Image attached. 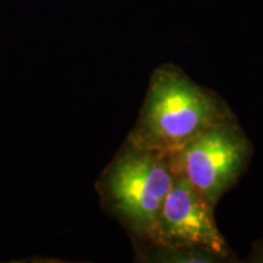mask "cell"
I'll use <instances>...</instances> for the list:
<instances>
[{
    "label": "cell",
    "mask_w": 263,
    "mask_h": 263,
    "mask_svg": "<svg viewBox=\"0 0 263 263\" xmlns=\"http://www.w3.org/2000/svg\"><path fill=\"white\" fill-rule=\"evenodd\" d=\"M248 262L263 263V239L257 240L252 245L251 254L249 255Z\"/></svg>",
    "instance_id": "cell-6"
},
{
    "label": "cell",
    "mask_w": 263,
    "mask_h": 263,
    "mask_svg": "<svg viewBox=\"0 0 263 263\" xmlns=\"http://www.w3.org/2000/svg\"><path fill=\"white\" fill-rule=\"evenodd\" d=\"M252 154L254 146L236 117L207 128L173 151L179 168L215 210L248 171Z\"/></svg>",
    "instance_id": "cell-3"
},
{
    "label": "cell",
    "mask_w": 263,
    "mask_h": 263,
    "mask_svg": "<svg viewBox=\"0 0 263 263\" xmlns=\"http://www.w3.org/2000/svg\"><path fill=\"white\" fill-rule=\"evenodd\" d=\"M176 166L172 188L146 240L162 245L209 246L222 254L235 256L219 232L215 209L194 188L177 162Z\"/></svg>",
    "instance_id": "cell-4"
},
{
    "label": "cell",
    "mask_w": 263,
    "mask_h": 263,
    "mask_svg": "<svg viewBox=\"0 0 263 263\" xmlns=\"http://www.w3.org/2000/svg\"><path fill=\"white\" fill-rule=\"evenodd\" d=\"M134 261L145 263H226L235 262L217 250L201 245H162L150 240H134Z\"/></svg>",
    "instance_id": "cell-5"
},
{
    "label": "cell",
    "mask_w": 263,
    "mask_h": 263,
    "mask_svg": "<svg viewBox=\"0 0 263 263\" xmlns=\"http://www.w3.org/2000/svg\"><path fill=\"white\" fill-rule=\"evenodd\" d=\"M176 171L173 151L144 149L124 140L95 183L101 209L132 241L149 239Z\"/></svg>",
    "instance_id": "cell-2"
},
{
    "label": "cell",
    "mask_w": 263,
    "mask_h": 263,
    "mask_svg": "<svg viewBox=\"0 0 263 263\" xmlns=\"http://www.w3.org/2000/svg\"><path fill=\"white\" fill-rule=\"evenodd\" d=\"M235 117L221 95L167 62L151 73L139 116L126 140L144 149L177 151L207 128Z\"/></svg>",
    "instance_id": "cell-1"
}]
</instances>
